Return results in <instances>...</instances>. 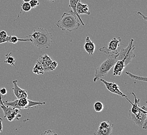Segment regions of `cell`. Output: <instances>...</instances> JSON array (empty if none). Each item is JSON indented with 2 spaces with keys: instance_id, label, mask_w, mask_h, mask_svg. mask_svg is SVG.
Returning <instances> with one entry per match:
<instances>
[{
  "instance_id": "6da1fadb",
  "label": "cell",
  "mask_w": 147,
  "mask_h": 135,
  "mask_svg": "<svg viewBox=\"0 0 147 135\" xmlns=\"http://www.w3.org/2000/svg\"><path fill=\"white\" fill-rule=\"evenodd\" d=\"M31 39V42L39 50L48 48L52 42V35L47 29L38 28L30 35H27Z\"/></svg>"
},
{
  "instance_id": "7a4b0ae2",
  "label": "cell",
  "mask_w": 147,
  "mask_h": 135,
  "mask_svg": "<svg viewBox=\"0 0 147 135\" xmlns=\"http://www.w3.org/2000/svg\"><path fill=\"white\" fill-rule=\"evenodd\" d=\"M56 25L62 31H68L71 32L78 29L80 24L76 16L71 13L64 12Z\"/></svg>"
},
{
  "instance_id": "3957f363",
  "label": "cell",
  "mask_w": 147,
  "mask_h": 135,
  "mask_svg": "<svg viewBox=\"0 0 147 135\" xmlns=\"http://www.w3.org/2000/svg\"><path fill=\"white\" fill-rule=\"evenodd\" d=\"M117 54H110L109 55L107 59L105 60L100 65L99 67L97 68L95 70L94 77L93 79V82H96L107 75L111 68L113 67L116 62Z\"/></svg>"
},
{
  "instance_id": "277c9868",
  "label": "cell",
  "mask_w": 147,
  "mask_h": 135,
  "mask_svg": "<svg viewBox=\"0 0 147 135\" xmlns=\"http://www.w3.org/2000/svg\"><path fill=\"white\" fill-rule=\"evenodd\" d=\"M4 104L18 109H32L38 106H42L45 104V102L32 101L27 98H22L11 101H3Z\"/></svg>"
},
{
  "instance_id": "5b68a950",
  "label": "cell",
  "mask_w": 147,
  "mask_h": 135,
  "mask_svg": "<svg viewBox=\"0 0 147 135\" xmlns=\"http://www.w3.org/2000/svg\"><path fill=\"white\" fill-rule=\"evenodd\" d=\"M134 42V39H130L127 46L126 48H122L121 51L117 54L116 60H124L126 67L130 63L132 59L136 56L135 54L134 53V50L135 49V46L133 45Z\"/></svg>"
},
{
  "instance_id": "8992f818",
  "label": "cell",
  "mask_w": 147,
  "mask_h": 135,
  "mask_svg": "<svg viewBox=\"0 0 147 135\" xmlns=\"http://www.w3.org/2000/svg\"><path fill=\"white\" fill-rule=\"evenodd\" d=\"M3 97L0 95V106L3 110L4 118H7L9 122L15 120H19L22 115L20 114V109L14 108L13 107L7 106L4 104L2 99Z\"/></svg>"
},
{
  "instance_id": "52a82bcc",
  "label": "cell",
  "mask_w": 147,
  "mask_h": 135,
  "mask_svg": "<svg viewBox=\"0 0 147 135\" xmlns=\"http://www.w3.org/2000/svg\"><path fill=\"white\" fill-rule=\"evenodd\" d=\"M121 38L113 37L108 44V46H104L99 49V51L109 55L110 52L114 54H117V48L119 46L120 42H121Z\"/></svg>"
},
{
  "instance_id": "ba28073f",
  "label": "cell",
  "mask_w": 147,
  "mask_h": 135,
  "mask_svg": "<svg viewBox=\"0 0 147 135\" xmlns=\"http://www.w3.org/2000/svg\"><path fill=\"white\" fill-rule=\"evenodd\" d=\"M37 61L39 62L42 66L44 71L53 70L56 68L57 65V62L53 61L47 55L40 56Z\"/></svg>"
},
{
  "instance_id": "9c48e42d",
  "label": "cell",
  "mask_w": 147,
  "mask_h": 135,
  "mask_svg": "<svg viewBox=\"0 0 147 135\" xmlns=\"http://www.w3.org/2000/svg\"><path fill=\"white\" fill-rule=\"evenodd\" d=\"M100 80L105 85L107 90L109 91H110L111 93L122 96V97H124V98L127 97V96L122 93V92L120 90L119 85L115 83L109 82L102 79H100Z\"/></svg>"
},
{
  "instance_id": "30bf717a",
  "label": "cell",
  "mask_w": 147,
  "mask_h": 135,
  "mask_svg": "<svg viewBox=\"0 0 147 135\" xmlns=\"http://www.w3.org/2000/svg\"><path fill=\"white\" fill-rule=\"evenodd\" d=\"M17 81L16 80H15L12 82L13 86L12 87L11 90L13 91L15 96H16L17 99L27 98L28 94L27 92V90H23L19 87L17 85Z\"/></svg>"
},
{
  "instance_id": "8fae6325",
  "label": "cell",
  "mask_w": 147,
  "mask_h": 135,
  "mask_svg": "<svg viewBox=\"0 0 147 135\" xmlns=\"http://www.w3.org/2000/svg\"><path fill=\"white\" fill-rule=\"evenodd\" d=\"M113 68V76H121L126 67L125 65V61L124 60H117L114 65Z\"/></svg>"
},
{
  "instance_id": "7c38bea8",
  "label": "cell",
  "mask_w": 147,
  "mask_h": 135,
  "mask_svg": "<svg viewBox=\"0 0 147 135\" xmlns=\"http://www.w3.org/2000/svg\"><path fill=\"white\" fill-rule=\"evenodd\" d=\"M84 48L89 56L93 55L96 49V45L89 37H87L86 38V42L84 46Z\"/></svg>"
},
{
  "instance_id": "4fadbf2b",
  "label": "cell",
  "mask_w": 147,
  "mask_h": 135,
  "mask_svg": "<svg viewBox=\"0 0 147 135\" xmlns=\"http://www.w3.org/2000/svg\"><path fill=\"white\" fill-rule=\"evenodd\" d=\"M79 2H81V1L80 0H69V3L68 7L71 9V11H70L71 14L76 16L78 18V19L79 20V21H80L82 25L84 26L85 23L82 21L81 17H80V15L77 14L76 11L77 4Z\"/></svg>"
},
{
  "instance_id": "5bb4252c",
  "label": "cell",
  "mask_w": 147,
  "mask_h": 135,
  "mask_svg": "<svg viewBox=\"0 0 147 135\" xmlns=\"http://www.w3.org/2000/svg\"><path fill=\"white\" fill-rule=\"evenodd\" d=\"M89 9L87 4H84L81 2L77 3L76 6V11L77 14L80 15H90V12L89 11Z\"/></svg>"
},
{
  "instance_id": "9a60e30c",
  "label": "cell",
  "mask_w": 147,
  "mask_h": 135,
  "mask_svg": "<svg viewBox=\"0 0 147 135\" xmlns=\"http://www.w3.org/2000/svg\"><path fill=\"white\" fill-rule=\"evenodd\" d=\"M113 127L114 125H111L107 128L98 127V128L94 133V135H111L112 134Z\"/></svg>"
},
{
  "instance_id": "2e32d148",
  "label": "cell",
  "mask_w": 147,
  "mask_h": 135,
  "mask_svg": "<svg viewBox=\"0 0 147 135\" xmlns=\"http://www.w3.org/2000/svg\"><path fill=\"white\" fill-rule=\"evenodd\" d=\"M18 41H23V42H27V41H29V42H31V39L29 38V39H19L18 37L15 35H9V43H11L13 44H16L17 43Z\"/></svg>"
},
{
  "instance_id": "e0dca14e",
  "label": "cell",
  "mask_w": 147,
  "mask_h": 135,
  "mask_svg": "<svg viewBox=\"0 0 147 135\" xmlns=\"http://www.w3.org/2000/svg\"><path fill=\"white\" fill-rule=\"evenodd\" d=\"M5 60L4 61L5 63L9 64L11 66H14L15 59L14 57L12 56L11 53H6L5 55Z\"/></svg>"
},
{
  "instance_id": "ac0fdd59",
  "label": "cell",
  "mask_w": 147,
  "mask_h": 135,
  "mask_svg": "<svg viewBox=\"0 0 147 135\" xmlns=\"http://www.w3.org/2000/svg\"><path fill=\"white\" fill-rule=\"evenodd\" d=\"M32 71L34 73L37 74H43L44 73V70H43L42 66L38 61H37L36 64L35 65L34 67L32 69Z\"/></svg>"
},
{
  "instance_id": "d6986e66",
  "label": "cell",
  "mask_w": 147,
  "mask_h": 135,
  "mask_svg": "<svg viewBox=\"0 0 147 135\" xmlns=\"http://www.w3.org/2000/svg\"><path fill=\"white\" fill-rule=\"evenodd\" d=\"M126 74H127L128 76L132 79H134V80H138V81H143V82H147V79L146 76L142 77V76H137L136 75H134V74H133L132 73L129 72L128 71L126 72Z\"/></svg>"
},
{
  "instance_id": "ffe728a7",
  "label": "cell",
  "mask_w": 147,
  "mask_h": 135,
  "mask_svg": "<svg viewBox=\"0 0 147 135\" xmlns=\"http://www.w3.org/2000/svg\"><path fill=\"white\" fill-rule=\"evenodd\" d=\"M94 109L96 112H101L104 109V104L101 102L97 101L94 104Z\"/></svg>"
},
{
  "instance_id": "44dd1931",
  "label": "cell",
  "mask_w": 147,
  "mask_h": 135,
  "mask_svg": "<svg viewBox=\"0 0 147 135\" xmlns=\"http://www.w3.org/2000/svg\"><path fill=\"white\" fill-rule=\"evenodd\" d=\"M31 6L29 2H24L22 4V9L25 12L30 11L31 9Z\"/></svg>"
},
{
  "instance_id": "7402d4cb",
  "label": "cell",
  "mask_w": 147,
  "mask_h": 135,
  "mask_svg": "<svg viewBox=\"0 0 147 135\" xmlns=\"http://www.w3.org/2000/svg\"><path fill=\"white\" fill-rule=\"evenodd\" d=\"M112 125L113 124L111 123L110 121H103L100 124L99 127L103 128H107Z\"/></svg>"
},
{
  "instance_id": "603a6c76",
  "label": "cell",
  "mask_w": 147,
  "mask_h": 135,
  "mask_svg": "<svg viewBox=\"0 0 147 135\" xmlns=\"http://www.w3.org/2000/svg\"><path fill=\"white\" fill-rule=\"evenodd\" d=\"M29 3L31 6V9H34L40 5L39 2L38 1V0H31Z\"/></svg>"
},
{
  "instance_id": "cb8c5ba5",
  "label": "cell",
  "mask_w": 147,
  "mask_h": 135,
  "mask_svg": "<svg viewBox=\"0 0 147 135\" xmlns=\"http://www.w3.org/2000/svg\"><path fill=\"white\" fill-rule=\"evenodd\" d=\"M41 135H57V134L53 131L49 130H46L45 132L41 133Z\"/></svg>"
},
{
  "instance_id": "d4e9b609",
  "label": "cell",
  "mask_w": 147,
  "mask_h": 135,
  "mask_svg": "<svg viewBox=\"0 0 147 135\" xmlns=\"http://www.w3.org/2000/svg\"><path fill=\"white\" fill-rule=\"evenodd\" d=\"M7 93V91L5 87H2L0 89V95L2 96H5Z\"/></svg>"
},
{
  "instance_id": "484cf974",
  "label": "cell",
  "mask_w": 147,
  "mask_h": 135,
  "mask_svg": "<svg viewBox=\"0 0 147 135\" xmlns=\"http://www.w3.org/2000/svg\"><path fill=\"white\" fill-rule=\"evenodd\" d=\"M7 36H8V35L6 31H4V30L0 31V37H3V38H6Z\"/></svg>"
},
{
  "instance_id": "4316f807",
  "label": "cell",
  "mask_w": 147,
  "mask_h": 135,
  "mask_svg": "<svg viewBox=\"0 0 147 135\" xmlns=\"http://www.w3.org/2000/svg\"><path fill=\"white\" fill-rule=\"evenodd\" d=\"M3 118H0V133L3 131Z\"/></svg>"
},
{
  "instance_id": "83f0119b",
  "label": "cell",
  "mask_w": 147,
  "mask_h": 135,
  "mask_svg": "<svg viewBox=\"0 0 147 135\" xmlns=\"http://www.w3.org/2000/svg\"><path fill=\"white\" fill-rule=\"evenodd\" d=\"M45 1H48V2H52V3H53V2H55V1H57V0H45Z\"/></svg>"
},
{
  "instance_id": "f1b7e54d",
  "label": "cell",
  "mask_w": 147,
  "mask_h": 135,
  "mask_svg": "<svg viewBox=\"0 0 147 135\" xmlns=\"http://www.w3.org/2000/svg\"><path fill=\"white\" fill-rule=\"evenodd\" d=\"M30 1H31V0H23V1H24V2H29Z\"/></svg>"
}]
</instances>
